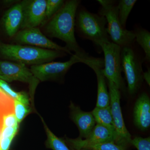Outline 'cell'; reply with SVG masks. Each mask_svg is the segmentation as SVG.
<instances>
[{
    "instance_id": "obj_1",
    "label": "cell",
    "mask_w": 150,
    "mask_h": 150,
    "mask_svg": "<svg viewBox=\"0 0 150 150\" xmlns=\"http://www.w3.org/2000/svg\"><path fill=\"white\" fill-rule=\"evenodd\" d=\"M81 3L79 0L65 2L62 8L53 16L46 27L51 37L61 39L66 43V47L75 54L91 68L95 66L104 67V60L90 56L80 47L75 36V21L78 7Z\"/></svg>"
},
{
    "instance_id": "obj_2",
    "label": "cell",
    "mask_w": 150,
    "mask_h": 150,
    "mask_svg": "<svg viewBox=\"0 0 150 150\" xmlns=\"http://www.w3.org/2000/svg\"><path fill=\"white\" fill-rule=\"evenodd\" d=\"M0 54L17 63L33 65L45 64L65 55L63 51L4 43H0Z\"/></svg>"
},
{
    "instance_id": "obj_3",
    "label": "cell",
    "mask_w": 150,
    "mask_h": 150,
    "mask_svg": "<svg viewBox=\"0 0 150 150\" xmlns=\"http://www.w3.org/2000/svg\"><path fill=\"white\" fill-rule=\"evenodd\" d=\"M76 15L75 25L81 37L100 47L102 43L110 41L105 27L107 21L104 16L90 12L86 8H81Z\"/></svg>"
},
{
    "instance_id": "obj_4",
    "label": "cell",
    "mask_w": 150,
    "mask_h": 150,
    "mask_svg": "<svg viewBox=\"0 0 150 150\" xmlns=\"http://www.w3.org/2000/svg\"><path fill=\"white\" fill-rule=\"evenodd\" d=\"M97 1L101 5L98 14L106 19V31L112 43L121 48L131 46L135 40L134 32L121 26L116 2L112 0H98Z\"/></svg>"
},
{
    "instance_id": "obj_5",
    "label": "cell",
    "mask_w": 150,
    "mask_h": 150,
    "mask_svg": "<svg viewBox=\"0 0 150 150\" xmlns=\"http://www.w3.org/2000/svg\"><path fill=\"white\" fill-rule=\"evenodd\" d=\"M121 68L126 76L128 93L130 95H134L139 91L144 80L142 62L131 46L121 48Z\"/></svg>"
},
{
    "instance_id": "obj_6",
    "label": "cell",
    "mask_w": 150,
    "mask_h": 150,
    "mask_svg": "<svg viewBox=\"0 0 150 150\" xmlns=\"http://www.w3.org/2000/svg\"><path fill=\"white\" fill-rule=\"evenodd\" d=\"M108 82L110 98V109L117 134L116 144L127 149L131 145L132 139L123 120L120 105V89L113 83Z\"/></svg>"
},
{
    "instance_id": "obj_7",
    "label": "cell",
    "mask_w": 150,
    "mask_h": 150,
    "mask_svg": "<svg viewBox=\"0 0 150 150\" xmlns=\"http://www.w3.org/2000/svg\"><path fill=\"white\" fill-rule=\"evenodd\" d=\"M100 48L104 53V69L103 72L108 81L112 82L119 89L123 87L121 76V48L112 42L102 43Z\"/></svg>"
},
{
    "instance_id": "obj_8",
    "label": "cell",
    "mask_w": 150,
    "mask_h": 150,
    "mask_svg": "<svg viewBox=\"0 0 150 150\" xmlns=\"http://www.w3.org/2000/svg\"><path fill=\"white\" fill-rule=\"evenodd\" d=\"M0 79L8 82L19 81L29 84V94L33 101L34 93L40 81L24 64L0 61Z\"/></svg>"
},
{
    "instance_id": "obj_9",
    "label": "cell",
    "mask_w": 150,
    "mask_h": 150,
    "mask_svg": "<svg viewBox=\"0 0 150 150\" xmlns=\"http://www.w3.org/2000/svg\"><path fill=\"white\" fill-rule=\"evenodd\" d=\"M77 63H83V62L76 54H72L70 60L67 62H49L32 65L30 70L38 80L44 81L62 77L73 65Z\"/></svg>"
},
{
    "instance_id": "obj_10",
    "label": "cell",
    "mask_w": 150,
    "mask_h": 150,
    "mask_svg": "<svg viewBox=\"0 0 150 150\" xmlns=\"http://www.w3.org/2000/svg\"><path fill=\"white\" fill-rule=\"evenodd\" d=\"M16 39L19 43L36 46L39 48L72 54L66 47L59 46L46 37L37 28H26L16 33Z\"/></svg>"
},
{
    "instance_id": "obj_11",
    "label": "cell",
    "mask_w": 150,
    "mask_h": 150,
    "mask_svg": "<svg viewBox=\"0 0 150 150\" xmlns=\"http://www.w3.org/2000/svg\"><path fill=\"white\" fill-rule=\"evenodd\" d=\"M46 1L34 0L28 1L24 10L21 27L24 29L36 28L46 17Z\"/></svg>"
},
{
    "instance_id": "obj_12",
    "label": "cell",
    "mask_w": 150,
    "mask_h": 150,
    "mask_svg": "<svg viewBox=\"0 0 150 150\" xmlns=\"http://www.w3.org/2000/svg\"><path fill=\"white\" fill-rule=\"evenodd\" d=\"M66 140L70 146L72 147L75 145L96 144L108 142H114L116 144L117 137L115 132L102 125L96 124L85 139L67 138Z\"/></svg>"
},
{
    "instance_id": "obj_13",
    "label": "cell",
    "mask_w": 150,
    "mask_h": 150,
    "mask_svg": "<svg viewBox=\"0 0 150 150\" xmlns=\"http://www.w3.org/2000/svg\"><path fill=\"white\" fill-rule=\"evenodd\" d=\"M134 122L141 131H147L150 126V99L147 93L143 92L134 105Z\"/></svg>"
},
{
    "instance_id": "obj_14",
    "label": "cell",
    "mask_w": 150,
    "mask_h": 150,
    "mask_svg": "<svg viewBox=\"0 0 150 150\" xmlns=\"http://www.w3.org/2000/svg\"><path fill=\"white\" fill-rule=\"evenodd\" d=\"M72 120L77 126L80 133L79 138L87 139L96 126L95 120L91 112L81 110L79 106L71 103L70 105Z\"/></svg>"
},
{
    "instance_id": "obj_15",
    "label": "cell",
    "mask_w": 150,
    "mask_h": 150,
    "mask_svg": "<svg viewBox=\"0 0 150 150\" xmlns=\"http://www.w3.org/2000/svg\"><path fill=\"white\" fill-rule=\"evenodd\" d=\"M27 2L24 1L17 4L8 10L4 16V25L9 36L12 37L15 35L21 27Z\"/></svg>"
},
{
    "instance_id": "obj_16",
    "label": "cell",
    "mask_w": 150,
    "mask_h": 150,
    "mask_svg": "<svg viewBox=\"0 0 150 150\" xmlns=\"http://www.w3.org/2000/svg\"><path fill=\"white\" fill-rule=\"evenodd\" d=\"M91 69L96 74L97 80V98L96 107L104 108L109 106L110 96L108 90L106 78L103 72V68L94 67Z\"/></svg>"
},
{
    "instance_id": "obj_17",
    "label": "cell",
    "mask_w": 150,
    "mask_h": 150,
    "mask_svg": "<svg viewBox=\"0 0 150 150\" xmlns=\"http://www.w3.org/2000/svg\"><path fill=\"white\" fill-rule=\"evenodd\" d=\"M91 112L96 124L102 125L116 133L110 105L104 108L96 107Z\"/></svg>"
},
{
    "instance_id": "obj_18",
    "label": "cell",
    "mask_w": 150,
    "mask_h": 150,
    "mask_svg": "<svg viewBox=\"0 0 150 150\" xmlns=\"http://www.w3.org/2000/svg\"><path fill=\"white\" fill-rule=\"evenodd\" d=\"M135 34V40L144 52V61L150 62V33L144 28L137 30Z\"/></svg>"
},
{
    "instance_id": "obj_19",
    "label": "cell",
    "mask_w": 150,
    "mask_h": 150,
    "mask_svg": "<svg viewBox=\"0 0 150 150\" xmlns=\"http://www.w3.org/2000/svg\"><path fill=\"white\" fill-rule=\"evenodd\" d=\"M136 0H120L117 4L118 16L121 26L126 28V23L131 10L137 3Z\"/></svg>"
},
{
    "instance_id": "obj_20",
    "label": "cell",
    "mask_w": 150,
    "mask_h": 150,
    "mask_svg": "<svg viewBox=\"0 0 150 150\" xmlns=\"http://www.w3.org/2000/svg\"><path fill=\"white\" fill-rule=\"evenodd\" d=\"M41 118L47 134L46 145L47 147L53 150H72L68 148L66 143L63 140L58 138L54 134L46 125L43 120V118Z\"/></svg>"
},
{
    "instance_id": "obj_21",
    "label": "cell",
    "mask_w": 150,
    "mask_h": 150,
    "mask_svg": "<svg viewBox=\"0 0 150 150\" xmlns=\"http://www.w3.org/2000/svg\"><path fill=\"white\" fill-rule=\"evenodd\" d=\"M75 150H126L127 149L114 142H108L96 144L75 145L71 147Z\"/></svg>"
},
{
    "instance_id": "obj_22",
    "label": "cell",
    "mask_w": 150,
    "mask_h": 150,
    "mask_svg": "<svg viewBox=\"0 0 150 150\" xmlns=\"http://www.w3.org/2000/svg\"><path fill=\"white\" fill-rule=\"evenodd\" d=\"M0 88L4 92L7 96L12 99L18 100L25 105L29 104V99L27 93L24 92H17L14 91L6 82L0 79Z\"/></svg>"
},
{
    "instance_id": "obj_23",
    "label": "cell",
    "mask_w": 150,
    "mask_h": 150,
    "mask_svg": "<svg viewBox=\"0 0 150 150\" xmlns=\"http://www.w3.org/2000/svg\"><path fill=\"white\" fill-rule=\"evenodd\" d=\"M14 114L18 123H20L23 119L30 112V109L27 105L14 100Z\"/></svg>"
},
{
    "instance_id": "obj_24",
    "label": "cell",
    "mask_w": 150,
    "mask_h": 150,
    "mask_svg": "<svg viewBox=\"0 0 150 150\" xmlns=\"http://www.w3.org/2000/svg\"><path fill=\"white\" fill-rule=\"evenodd\" d=\"M63 0L46 1V16L49 18L54 16L60 9L64 4Z\"/></svg>"
},
{
    "instance_id": "obj_25",
    "label": "cell",
    "mask_w": 150,
    "mask_h": 150,
    "mask_svg": "<svg viewBox=\"0 0 150 150\" xmlns=\"http://www.w3.org/2000/svg\"><path fill=\"white\" fill-rule=\"evenodd\" d=\"M131 145L134 146L138 150H150V138L136 137L132 139Z\"/></svg>"
},
{
    "instance_id": "obj_26",
    "label": "cell",
    "mask_w": 150,
    "mask_h": 150,
    "mask_svg": "<svg viewBox=\"0 0 150 150\" xmlns=\"http://www.w3.org/2000/svg\"><path fill=\"white\" fill-rule=\"evenodd\" d=\"M18 126V123L14 113H8L3 117V127Z\"/></svg>"
},
{
    "instance_id": "obj_27",
    "label": "cell",
    "mask_w": 150,
    "mask_h": 150,
    "mask_svg": "<svg viewBox=\"0 0 150 150\" xmlns=\"http://www.w3.org/2000/svg\"><path fill=\"white\" fill-rule=\"evenodd\" d=\"M18 126L2 128L0 134V139L3 138H8L15 136L17 133Z\"/></svg>"
},
{
    "instance_id": "obj_28",
    "label": "cell",
    "mask_w": 150,
    "mask_h": 150,
    "mask_svg": "<svg viewBox=\"0 0 150 150\" xmlns=\"http://www.w3.org/2000/svg\"><path fill=\"white\" fill-rule=\"evenodd\" d=\"M13 136L8 138H3L0 139V150H9L11 144L13 140Z\"/></svg>"
},
{
    "instance_id": "obj_29",
    "label": "cell",
    "mask_w": 150,
    "mask_h": 150,
    "mask_svg": "<svg viewBox=\"0 0 150 150\" xmlns=\"http://www.w3.org/2000/svg\"><path fill=\"white\" fill-rule=\"evenodd\" d=\"M143 79H144L146 82L150 85V70L149 68L148 69L147 71L145 72H143Z\"/></svg>"
},
{
    "instance_id": "obj_30",
    "label": "cell",
    "mask_w": 150,
    "mask_h": 150,
    "mask_svg": "<svg viewBox=\"0 0 150 150\" xmlns=\"http://www.w3.org/2000/svg\"><path fill=\"white\" fill-rule=\"evenodd\" d=\"M0 92H3V93H5L3 91V90L1 88H0Z\"/></svg>"
},
{
    "instance_id": "obj_31",
    "label": "cell",
    "mask_w": 150,
    "mask_h": 150,
    "mask_svg": "<svg viewBox=\"0 0 150 150\" xmlns=\"http://www.w3.org/2000/svg\"><path fill=\"white\" fill-rule=\"evenodd\" d=\"M72 150H75L73 149H72Z\"/></svg>"
}]
</instances>
